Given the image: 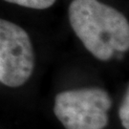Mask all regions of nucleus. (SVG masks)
Wrapping results in <instances>:
<instances>
[{"label": "nucleus", "instance_id": "obj_4", "mask_svg": "<svg viewBox=\"0 0 129 129\" xmlns=\"http://www.w3.org/2000/svg\"><path fill=\"white\" fill-rule=\"evenodd\" d=\"M9 3L16 4L26 8L44 10L54 5L55 0H5Z\"/></svg>", "mask_w": 129, "mask_h": 129}, {"label": "nucleus", "instance_id": "obj_2", "mask_svg": "<svg viewBox=\"0 0 129 129\" xmlns=\"http://www.w3.org/2000/svg\"><path fill=\"white\" fill-rule=\"evenodd\" d=\"M109 95L100 88H84L59 93L55 114L67 129H102L108 122Z\"/></svg>", "mask_w": 129, "mask_h": 129}, {"label": "nucleus", "instance_id": "obj_3", "mask_svg": "<svg viewBox=\"0 0 129 129\" xmlns=\"http://www.w3.org/2000/svg\"><path fill=\"white\" fill-rule=\"evenodd\" d=\"M35 67L32 41L25 30L11 21L0 20V80L18 87L27 81Z\"/></svg>", "mask_w": 129, "mask_h": 129}, {"label": "nucleus", "instance_id": "obj_5", "mask_svg": "<svg viewBox=\"0 0 129 129\" xmlns=\"http://www.w3.org/2000/svg\"><path fill=\"white\" fill-rule=\"evenodd\" d=\"M120 119L125 129H129V88L119 111Z\"/></svg>", "mask_w": 129, "mask_h": 129}, {"label": "nucleus", "instance_id": "obj_1", "mask_svg": "<svg viewBox=\"0 0 129 129\" xmlns=\"http://www.w3.org/2000/svg\"><path fill=\"white\" fill-rule=\"evenodd\" d=\"M71 27L84 47L100 60L129 50V22L118 10L99 0H73Z\"/></svg>", "mask_w": 129, "mask_h": 129}]
</instances>
